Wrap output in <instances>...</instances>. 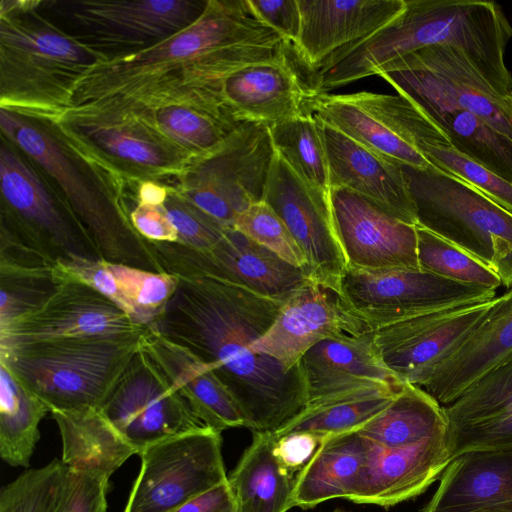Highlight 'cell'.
<instances>
[{"instance_id": "cell-19", "label": "cell", "mask_w": 512, "mask_h": 512, "mask_svg": "<svg viewBox=\"0 0 512 512\" xmlns=\"http://www.w3.org/2000/svg\"><path fill=\"white\" fill-rule=\"evenodd\" d=\"M264 201L303 251L308 278L340 292L347 261L335 230L330 193L305 183L275 151Z\"/></svg>"}, {"instance_id": "cell-26", "label": "cell", "mask_w": 512, "mask_h": 512, "mask_svg": "<svg viewBox=\"0 0 512 512\" xmlns=\"http://www.w3.org/2000/svg\"><path fill=\"white\" fill-rule=\"evenodd\" d=\"M365 464L350 501L388 508L422 494L451 462L446 435L401 447L369 439Z\"/></svg>"}, {"instance_id": "cell-53", "label": "cell", "mask_w": 512, "mask_h": 512, "mask_svg": "<svg viewBox=\"0 0 512 512\" xmlns=\"http://www.w3.org/2000/svg\"><path fill=\"white\" fill-rule=\"evenodd\" d=\"M227 512H236V505H235L232 509H230L229 511H227Z\"/></svg>"}, {"instance_id": "cell-17", "label": "cell", "mask_w": 512, "mask_h": 512, "mask_svg": "<svg viewBox=\"0 0 512 512\" xmlns=\"http://www.w3.org/2000/svg\"><path fill=\"white\" fill-rule=\"evenodd\" d=\"M99 411L139 454L206 426L142 346Z\"/></svg>"}, {"instance_id": "cell-15", "label": "cell", "mask_w": 512, "mask_h": 512, "mask_svg": "<svg viewBox=\"0 0 512 512\" xmlns=\"http://www.w3.org/2000/svg\"><path fill=\"white\" fill-rule=\"evenodd\" d=\"M140 471L123 512H173L228 481L221 432L210 427L143 449Z\"/></svg>"}, {"instance_id": "cell-36", "label": "cell", "mask_w": 512, "mask_h": 512, "mask_svg": "<svg viewBox=\"0 0 512 512\" xmlns=\"http://www.w3.org/2000/svg\"><path fill=\"white\" fill-rule=\"evenodd\" d=\"M404 384L363 386L310 401L272 434L276 440L295 432H309L322 438L358 430L383 411Z\"/></svg>"}, {"instance_id": "cell-18", "label": "cell", "mask_w": 512, "mask_h": 512, "mask_svg": "<svg viewBox=\"0 0 512 512\" xmlns=\"http://www.w3.org/2000/svg\"><path fill=\"white\" fill-rule=\"evenodd\" d=\"M319 93L317 73L286 40L273 57L231 73L215 91L235 122L267 127L312 114L311 101Z\"/></svg>"}, {"instance_id": "cell-29", "label": "cell", "mask_w": 512, "mask_h": 512, "mask_svg": "<svg viewBox=\"0 0 512 512\" xmlns=\"http://www.w3.org/2000/svg\"><path fill=\"white\" fill-rule=\"evenodd\" d=\"M511 360L512 287L497 297L485 319L436 367L423 389L441 405H449Z\"/></svg>"}, {"instance_id": "cell-35", "label": "cell", "mask_w": 512, "mask_h": 512, "mask_svg": "<svg viewBox=\"0 0 512 512\" xmlns=\"http://www.w3.org/2000/svg\"><path fill=\"white\" fill-rule=\"evenodd\" d=\"M62 441V462L69 468L111 476L137 451L99 409L52 412Z\"/></svg>"}, {"instance_id": "cell-11", "label": "cell", "mask_w": 512, "mask_h": 512, "mask_svg": "<svg viewBox=\"0 0 512 512\" xmlns=\"http://www.w3.org/2000/svg\"><path fill=\"white\" fill-rule=\"evenodd\" d=\"M274 155L269 127L243 122L169 186L224 227L234 228L241 213L264 200Z\"/></svg>"}, {"instance_id": "cell-43", "label": "cell", "mask_w": 512, "mask_h": 512, "mask_svg": "<svg viewBox=\"0 0 512 512\" xmlns=\"http://www.w3.org/2000/svg\"><path fill=\"white\" fill-rule=\"evenodd\" d=\"M110 263L137 324L150 327L162 315L178 287V277L125 264Z\"/></svg>"}, {"instance_id": "cell-48", "label": "cell", "mask_w": 512, "mask_h": 512, "mask_svg": "<svg viewBox=\"0 0 512 512\" xmlns=\"http://www.w3.org/2000/svg\"><path fill=\"white\" fill-rule=\"evenodd\" d=\"M255 16L284 40L296 43L301 28L298 0H248Z\"/></svg>"}, {"instance_id": "cell-27", "label": "cell", "mask_w": 512, "mask_h": 512, "mask_svg": "<svg viewBox=\"0 0 512 512\" xmlns=\"http://www.w3.org/2000/svg\"><path fill=\"white\" fill-rule=\"evenodd\" d=\"M443 408L451 461L471 451L512 448V360Z\"/></svg>"}, {"instance_id": "cell-52", "label": "cell", "mask_w": 512, "mask_h": 512, "mask_svg": "<svg viewBox=\"0 0 512 512\" xmlns=\"http://www.w3.org/2000/svg\"><path fill=\"white\" fill-rule=\"evenodd\" d=\"M512 287V275L510 276V279H509V285H508V288H511Z\"/></svg>"}, {"instance_id": "cell-4", "label": "cell", "mask_w": 512, "mask_h": 512, "mask_svg": "<svg viewBox=\"0 0 512 512\" xmlns=\"http://www.w3.org/2000/svg\"><path fill=\"white\" fill-rule=\"evenodd\" d=\"M0 127L52 182L103 260L163 273L130 221L122 178L72 144L50 118L1 107Z\"/></svg>"}, {"instance_id": "cell-21", "label": "cell", "mask_w": 512, "mask_h": 512, "mask_svg": "<svg viewBox=\"0 0 512 512\" xmlns=\"http://www.w3.org/2000/svg\"><path fill=\"white\" fill-rule=\"evenodd\" d=\"M371 331L339 291L310 280L283 303L271 326L251 349L291 370L311 347L325 339Z\"/></svg>"}, {"instance_id": "cell-6", "label": "cell", "mask_w": 512, "mask_h": 512, "mask_svg": "<svg viewBox=\"0 0 512 512\" xmlns=\"http://www.w3.org/2000/svg\"><path fill=\"white\" fill-rule=\"evenodd\" d=\"M143 334L20 344L0 349V361L51 413L100 409L141 347Z\"/></svg>"}, {"instance_id": "cell-9", "label": "cell", "mask_w": 512, "mask_h": 512, "mask_svg": "<svg viewBox=\"0 0 512 512\" xmlns=\"http://www.w3.org/2000/svg\"><path fill=\"white\" fill-rule=\"evenodd\" d=\"M51 120L72 144L124 180L175 178L194 160L113 101L71 107Z\"/></svg>"}, {"instance_id": "cell-28", "label": "cell", "mask_w": 512, "mask_h": 512, "mask_svg": "<svg viewBox=\"0 0 512 512\" xmlns=\"http://www.w3.org/2000/svg\"><path fill=\"white\" fill-rule=\"evenodd\" d=\"M322 131L330 188H347L375 202L398 219L417 225L402 164L372 151L323 122Z\"/></svg>"}, {"instance_id": "cell-5", "label": "cell", "mask_w": 512, "mask_h": 512, "mask_svg": "<svg viewBox=\"0 0 512 512\" xmlns=\"http://www.w3.org/2000/svg\"><path fill=\"white\" fill-rule=\"evenodd\" d=\"M38 2L1 1L0 104L53 119L70 108L81 78L106 58L51 22Z\"/></svg>"}, {"instance_id": "cell-44", "label": "cell", "mask_w": 512, "mask_h": 512, "mask_svg": "<svg viewBox=\"0 0 512 512\" xmlns=\"http://www.w3.org/2000/svg\"><path fill=\"white\" fill-rule=\"evenodd\" d=\"M234 228L306 273L307 260L303 251L283 220L264 200L241 213Z\"/></svg>"}, {"instance_id": "cell-3", "label": "cell", "mask_w": 512, "mask_h": 512, "mask_svg": "<svg viewBox=\"0 0 512 512\" xmlns=\"http://www.w3.org/2000/svg\"><path fill=\"white\" fill-rule=\"evenodd\" d=\"M512 26L494 1L405 0L398 17L318 74L321 92L372 76L389 62L433 45L462 50L494 88L512 94L505 64Z\"/></svg>"}, {"instance_id": "cell-49", "label": "cell", "mask_w": 512, "mask_h": 512, "mask_svg": "<svg viewBox=\"0 0 512 512\" xmlns=\"http://www.w3.org/2000/svg\"><path fill=\"white\" fill-rule=\"evenodd\" d=\"M130 221L138 234L151 242H177L178 234L163 205L133 203Z\"/></svg>"}, {"instance_id": "cell-16", "label": "cell", "mask_w": 512, "mask_h": 512, "mask_svg": "<svg viewBox=\"0 0 512 512\" xmlns=\"http://www.w3.org/2000/svg\"><path fill=\"white\" fill-rule=\"evenodd\" d=\"M148 244L163 273L178 278H216L280 302L310 281L301 268L235 228H227L221 240L205 250L179 242Z\"/></svg>"}, {"instance_id": "cell-47", "label": "cell", "mask_w": 512, "mask_h": 512, "mask_svg": "<svg viewBox=\"0 0 512 512\" xmlns=\"http://www.w3.org/2000/svg\"><path fill=\"white\" fill-rule=\"evenodd\" d=\"M109 476L67 467L54 512H106Z\"/></svg>"}, {"instance_id": "cell-33", "label": "cell", "mask_w": 512, "mask_h": 512, "mask_svg": "<svg viewBox=\"0 0 512 512\" xmlns=\"http://www.w3.org/2000/svg\"><path fill=\"white\" fill-rule=\"evenodd\" d=\"M368 440L358 430L321 438L294 477L292 506L308 509L335 498L349 500L366 461Z\"/></svg>"}, {"instance_id": "cell-31", "label": "cell", "mask_w": 512, "mask_h": 512, "mask_svg": "<svg viewBox=\"0 0 512 512\" xmlns=\"http://www.w3.org/2000/svg\"><path fill=\"white\" fill-rule=\"evenodd\" d=\"M299 366L306 385L307 403L358 387L406 383L383 363L373 331L325 339L302 356Z\"/></svg>"}, {"instance_id": "cell-32", "label": "cell", "mask_w": 512, "mask_h": 512, "mask_svg": "<svg viewBox=\"0 0 512 512\" xmlns=\"http://www.w3.org/2000/svg\"><path fill=\"white\" fill-rule=\"evenodd\" d=\"M141 346L206 426L220 432L245 427L244 417L228 390L195 354L151 328L142 335Z\"/></svg>"}, {"instance_id": "cell-54", "label": "cell", "mask_w": 512, "mask_h": 512, "mask_svg": "<svg viewBox=\"0 0 512 512\" xmlns=\"http://www.w3.org/2000/svg\"><path fill=\"white\" fill-rule=\"evenodd\" d=\"M334 512H344V511H342V510H336V511H334Z\"/></svg>"}, {"instance_id": "cell-1", "label": "cell", "mask_w": 512, "mask_h": 512, "mask_svg": "<svg viewBox=\"0 0 512 512\" xmlns=\"http://www.w3.org/2000/svg\"><path fill=\"white\" fill-rule=\"evenodd\" d=\"M178 280L164 312L148 328L207 364L253 432H274L301 412L308 398L300 366L287 370L251 349L284 302L216 278Z\"/></svg>"}, {"instance_id": "cell-51", "label": "cell", "mask_w": 512, "mask_h": 512, "mask_svg": "<svg viewBox=\"0 0 512 512\" xmlns=\"http://www.w3.org/2000/svg\"><path fill=\"white\" fill-rule=\"evenodd\" d=\"M234 506L235 499L227 481L190 499L173 512H227Z\"/></svg>"}, {"instance_id": "cell-12", "label": "cell", "mask_w": 512, "mask_h": 512, "mask_svg": "<svg viewBox=\"0 0 512 512\" xmlns=\"http://www.w3.org/2000/svg\"><path fill=\"white\" fill-rule=\"evenodd\" d=\"M375 75L421 110H466L512 138V94L494 88L458 48L425 47L389 62Z\"/></svg>"}, {"instance_id": "cell-40", "label": "cell", "mask_w": 512, "mask_h": 512, "mask_svg": "<svg viewBox=\"0 0 512 512\" xmlns=\"http://www.w3.org/2000/svg\"><path fill=\"white\" fill-rule=\"evenodd\" d=\"M275 151L308 185L330 193L329 166L322 122L315 115L298 116L269 127Z\"/></svg>"}, {"instance_id": "cell-2", "label": "cell", "mask_w": 512, "mask_h": 512, "mask_svg": "<svg viewBox=\"0 0 512 512\" xmlns=\"http://www.w3.org/2000/svg\"><path fill=\"white\" fill-rule=\"evenodd\" d=\"M284 39L248 0H208L188 27L144 50L104 60L78 82L71 107L170 87L207 88L273 57Z\"/></svg>"}, {"instance_id": "cell-23", "label": "cell", "mask_w": 512, "mask_h": 512, "mask_svg": "<svg viewBox=\"0 0 512 512\" xmlns=\"http://www.w3.org/2000/svg\"><path fill=\"white\" fill-rule=\"evenodd\" d=\"M330 202L347 268L420 269L416 225L398 219L347 188H331Z\"/></svg>"}, {"instance_id": "cell-45", "label": "cell", "mask_w": 512, "mask_h": 512, "mask_svg": "<svg viewBox=\"0 0 512 512\" xmlns=\"http://www.w3.org/2000/svg\"><path fill=\"white\" fill-rule=\"evenodd\" d=\"M421 153L435 167L473 186L512 213V183L448 145H425Z\"/></svg>"}, {"instance_id": "cell-7", "label": "cell", "mask_w": 512, "mask_h": 512, "mask_svg": "<svg viewBox=\"0 0 512 512\" xmlns=\"http://www.w3.org/2000/svg\"><path fill=\"white\" fill-rule=\"evenodd\" d=\"M417 225L465 250L508 288L512 275V213L461 179L433 166L402 164Z\"/></svg>"}, {"instance_id": "cell-38", "label": "cell", "mask_w": 512, "mask_h": 512, "mask_svg": "<svg viewBox=\"0 0 512 512\" xmlns=\"http://www.w3.org/2000/svg\"><path fill=\"white\" fill-rule=\"evenodd\" d=\"M47 406L0 361V456L14 467H28L40 438Z\"/></svg>"}, {"instance_id": "cell-42", "label": "cell", "mask_w": 512, "mask_h": 512, "mask_svg": "<svg viewBox=\"0 0 512 512\" xmlns=\"http://www.w3.org/2000/svg\"><path fill=\"white\" fill-rule=\"evenodd\" d=\"M419 268L443 278L497 290L498 273L453 243L416 225Z\"/></svg>"}, {"instance_id": "cell-37", "label": "cell", "mask_w": 512, "mask_h": 512, "mask_svg": "<svg viewBox=\"0 0 512 512\" xmlns=\"http://www.w3.org/2000/svg\"><path fill=\"white\" fill-rule=\"evenodd\" d=\"M358 431L384 447H401L446 435L447 420L434 397L406 382L391 403Z\"/></svg>"}, {"instance_id": "cell-39", "label": "cell", "mask_w": 512, "mask_h": 512, "mask_svg": "<svg viewBox=\"0 0 512 512\" xmlns=\"http://www.w3.org/2000/svg\"><path fill=\"white\" fill-rule=\"evenodd\" d=\"M422 111L446 135L452 148L512 183L511 137L466 110Z\"/></svg>"}, {"instance_id": "cell-22", "label": "cell", "mask_w": 512, "mask_h": 512, "mask_svg": "<svg viewBox=\"0 0 512 512\" xmlns=\"http://www.w3.org/2000/svg\"><path fill=\"white\" fill-rule=\"evenodd\" d=\"M64 278L44 305L0 329V349L57 338L141 335L147 330L91 286Z\"/></svg>"}, {"instance_id": "cell-25", "label": "cell", "mask_w": 512, "mask_h": 512, "mask_svg": "<svg viewBox=\"0 0 512 512\" xmlns=\"http://www.w3.org/2000/svg\"><path fill=\"white\" fill-rule=\"evenodd\" d=\"M104 100L133 112L194 159L214 152L241 124L211 95L186 87Z\"/></svg>"}, {"instance_id": "cell-10", "label": "cell", "mask_w": 512, "mask_h": 512, "mask_svg": "<svg viewBox=\"0 0 512 512\" xmlns=\"http://www.w3.org/2000/svg\"><path fill=\"white\" fill-rule=\"evenodd\" d=\"M208 0L39 1L65 33L106 60L149 48L191 25Z\"/></svg>"}, {"instance_id": "cell-20", "label": "cell", "mask_w": 512, "mask_h": 512, "mask_svg": "<svg viewBox=\"0 0 512 512\" xmlns=\"http://www.w3.org/2000/svg\"><path fill=\"white\" fill-rule=\"evenodd\" d=\"M497 297L435 311L373 331L383 363L403 382L423 388L436 367L485 319Z\"/></svg>"}, {"instance_id": "cell-50", "label": "cell", "mask_w": 512, "mask_h": 512, "mask_svg": "<svg viewBox=\"0 0 512 512\" xmlns=\"http://www.w3.org/2000/svg\"><path fill=\"white\" fill-rule=\"evenodd\" d=\"M320 441L321 438L313 433H290L275 441L273 453L280 465L293 474L311 459Z\"/></svg>"}, {"instance_id": "cell-8", "label": "cell", "mask_w": 512, "mask_h": 512, "mask_svg": "<svg viewBox=\"0 0 512 512\" xmlns=\"http://www.w3.org/2000/svg\"><path fill=\"white\" fill-rule=\"evenodd\" d=\"M0 191V234L56 265L102 259L52 182L4 137L0 145Z\"/></svg>"}, {"instance_id": "cell-13", "label": "cell", "mask_w": 512, "mask_h": 512, "mask_svg": "<svg viewBox=\"0 0 512 512\" xmlns=\"http://www.w3.org/2000/svg\"><path fill=\"white\" fill-rule=\"evenodd\" d=\"M312 114L372 151L403 165L433 166L421 153L425 145H448L446 135L413 102L398 95L361 91L319 93Z\"/></svg>"}, {"instance_id": "cell-30", "label": "cell", "mask_w": 512, "mask_h": 512, "mask_svg": "<svg viewBox=\"0 0 512 512\" xmlns=\"http://www.w3.org/2000/svg\"><path fill=\"white\" fill-rule=\"evenodd\" d=\"M421 512H512V448L455 457Z\"/></svg>"}, {"instance_id": "cell-34", "label": "cell", "mask_w": 512, "mask_h": 512, "mask_svg": "<svg viewBox=\"0 0 512 512\" xmlns=\"http://www.w3.org/2000/svg\"><path fill=\"white\" fill-rule=\"evenodd\" d=\"M272 432H253L252 443L228 476L236 512H286L292 508L294 477L273 453Z\"/></svg>"}, {"instance_id": "cell-24", "label": "cell", "mask_w": 512, "mask_h": 512, "mask_svg": "<svg viewBox=\"0 0 512 512\" xmlns=\"http://www.w3.org/2000/svg\"><path fill=\"white\" fill-rule=\"evenodd\" d=\"M298 4L301 28L294 46L316 73L385 27L405 8V0H298Z\"/></svg>"}, {"instance_id": "cell-46", "label": "cell", "mask_w": 512, "mask_h": 512, "mask_svg": "<svg viewBox=\"0 0 512 512\" xmlns=\"http://www.w3.org/2000/svg\"><path fill=\"white\" fill-rule=\"evenodd\" d=\"M167 186L168 196L163 206L177 231V242L200 250L216 245L227 228Z\"/></svg>"}, {"instance_id": "cell-41", "label": "cell", "mask_w": 512, "mask_h": 512, "mask_svg": "<svg viewBox=\"0 0 512 512\" xmlns=\"http://www.w3.org/2000/svg\"><path fill=\"white\" fill-rule=\"evenodd\" d=\"M64 281L57 266L0 264V329L40 308Z\"/></svg>"}, {"instance_id": "cell-14", "label": "cell", "mask_w": 512, "mask_h": 512, "mask_svg": "<svg viewBox=\"0 0 512 512\" xmlns=\"http://www.w3.org/2000/svg\"><path fill=\"white\" fill-rule=\"evenodd\" d=\"M340 293L373 331L419 315L496 298L494 289L455 282L421 269L347 268Z\"/></svg>"}]
</instances>
